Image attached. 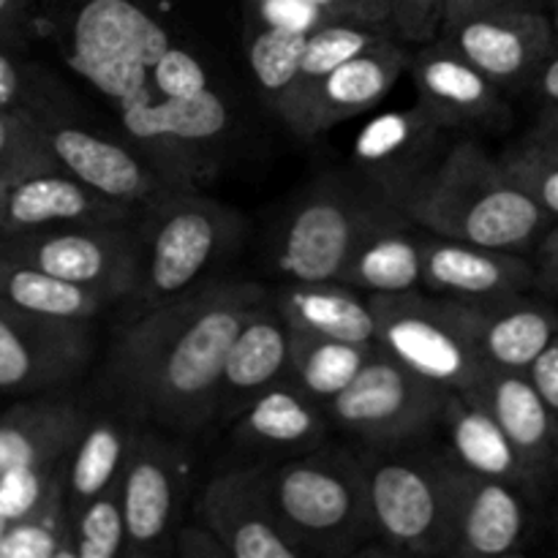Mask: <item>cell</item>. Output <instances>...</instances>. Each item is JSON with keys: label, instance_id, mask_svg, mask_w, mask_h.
Masks as SVG:
<instances>
[{"label": "cell", "instance_id": "6da1fadb", "mask_svg": "<svg viewBox=\"0 0 558 558\" xmlns=\"http://www.w3.org/2000/svg\"><path fill=\"white\" fill-rule=\"evenodd\" d=\"M267 298L259 283H205L145 311L114 341L101 390L140 425L196 434L218 412L227 352Z\"/></svg>", "mask_w": 558, "mask_h": 558}, {"label": "cell", "instance_id": "7a4b0ae2", "mask_svg": "<svg viewBox=\"0 0 558 558\" xmlns=\"http://www.w3.org/2000/svg\"><path fill=\"white\" fill-rule=\"evenodd\" d=\"M401 210L439 238L518 254L543 240L554 221L505 163L494 161L474 140L452 142L401 202Z\"/></svg>", "mask_w": 558, "mask_h": 558}, {"label": "cell", "instance_id": "3957f363", "mask_svg": "<svg viewBox=\"0 0 558 558\" xmlns=\"http://www.w3.org/2000/svg\"><path fill=\"white\" fill-rule=\"evenodd\" d=\"M376 539L387 554L452 556L461 463L420 439L363 445Z\"/></svg>", "mask_w": 558, "mask_h": 558}, {"label": "cell", "instance_id": "277c9868", "mask_svg": "<svg viewBox=\"0 0 558 558\" xmlns=\"http://www.w3.org/2000/svg\"><path fill=\"white\" fill-rule=\"evenodd\" d=\"M172 47V33L140 0H80L65 20L60 52L74 74L112 104L131 136L147 109L161 101L153 90V69Z\"/></svg>", "mask_w": 558, "mask_h": 558}, {"label": "cell", "instance_id": "5b68a950", "mask_svg": "<svg viewBox=\"0 0 558 558\" xmlns=\"http://www.w3.org/2000/svg\"><path fill=\"white\" fill-rule=\"evenodd\" d=\"M267 494L303 556H354L376 539L360 450L327 447L267 466Z\"/></svg>", "mask_w": 558, "mask_h": 558}, {"label": "cell", "instance_id": "8992f818", "mask_svg": "<svg viewBox=\"0 0 558 558\" xmlns=\"http://www.w3.org/2000/svg\"><path fill=\"white\" fill-rule=\"evenodd\" d=\"M401 210L357 172L322 174L294 202L276 240V265L289 281H338L376 223Z\"/></svg>", "mask_w": 558, "mask_h": 558}, {"label": "cell", "instance_id": "52a82bcc", "mask_svg": "<svg viewBox=\"0 0 558 558\" xmlns=\"http://www.w3.org/2000/svg\"><path fill=\"white\" fill-rule=\"evenodd\" d=\"M142 278L134 300L145 311L205 287V276L234 248L240 216L191 189L174 191L140 216Z\"/></svg>", "mask_w": 558, "mask_h": 558}, {"label": "cell", "instance_id": "ba28073f", "mask_svg": "<svg viewBox=\"0 0 558 558\" xmlns=\"http://www.w3.org/2000/svg\"><path fill=\"white\" fill-rule=\"evenodd\" d=\"M376 347L423 379L450 392H466L483 381L488 365L463 330L452 300L423 292L371 294Z\"/></svg>", "mask_w": 558, "mask_h": 558}, {"label": "cell", "instance_id": "9c48e42d", "mask_svg": "<svg viewBox=\"0 0 558 558\" xmlns=\"http://www.w3.org/2000/svg\"><path fill=\"white\" fill-rule=\"evenodd\" d=\"M0 254L93 289L109 303L134 298L142 278V229L134 221L74 223L0 238Z\"/></svg>", "mask_w": 558, "mask_h": 558}, {"label": "cell", "instance_id": "30bf717a", "mask_svg": "<svg viewBox=\"0 0 558 558\" xmlns=\"http://www.w3.org/2000/svg\"><path fill=\"white\" fill-rule=\"evenodd\" d=\"M450 390L409 371L379 347L352 385L327 403V417L363 445L428 436L445 417Z\"/></svg>", "mask_w": 558, "mask_h": 558}, {"label": "cell", "instance_id": "8fae6325", "mask_svg": "<svg viewBox=\"0 0 558 558\" xmlns=\"http://www.w3.org/2000/svg\"><path fill=\"white\" fill-rule=\"evenodd\" d=\"M441 38L499 87L532 82L556 52V27L521 0L490 3L445 20Z\"/></svg>", "mask_w": 558, "mask_h": 558}, {"label": "cell", "instance_id": "7c38bea8", "mask_svg": "<svg viewBox=\"0 0 558 558\" xmlns=\"http://www.w3.org/2000/svg\"><path fill=\"white\" fill-rule=\"evenodd\" d=\"M87 325L0 303V392L41 396L74 381L93 354Z\"/></svg>", "mask_w": 558, "mask_h": 558}, {"label": "cell", "instance_id": "4fadbf2b", "mask_svg": "<svg viewBox=\"0 0 558 558\" xmlns=\"http://www.w3.org/2000/svg\"><path fill=\"white\" fill-rule=\"evenodd\" d=\"M447 129L420 104L376 114L360 129L352 147L354 172L401 207L420 180L441 161Z\"/></svg>", "mask_w": 558, "mask_h": 558}, {"label": "cell", "instance_id": "5bb4252c", "mask_svg": "<svg viewBox=\"0 0 558 558\" xmlns=\"http://www.w3.org/2000/svg\"><path fill=\"white\" fill-rule=\"evenodd\" d=\"M36 118L60 169L74 174L107 199L145 213L174 191H183L167 174L158 172L134 145H120L96 131L58 123L44 118L41 112H36Z\"/></svg>", "mask_w": 558, "mask_h": 558}, {"label": "cell", "instance_id": "9a60e30c", "mask_svg": "<svg viewBox=\"0 0 558 558\" xmlns=\"http://www.w3.org/2000/svg\"><path fill=\"white\" fill-rule=\"evenodd\" d=\"M185 474L180 452L161 434L136 425L118 483L129 556L156 554L167 543L185 499Z\"/></svg>", "mask_w": 558, "mask_h": 558}, {"label": "cell", "instance_id": "2e32d148", "mask_svg": "<svg viewBox=\"0 0 558 558\" xmlns=\"http://www.w3.org/2000/svg\"><path fill=\"white\" fill-rule=\"evenodd\" d=\"M205 526L221 537L232 558H300L272 510L267 466H243L216 474L199 499Z\"/></svg>", "mask_w": 558, "mask_h": 558}, {"label": "cell", "instance_id": "e0dca14e", "mask_svg": "<svg viewBox=\"0 0 558 558\" xmlns=\"http://www.w3.org/2000/svg\"><path fill=\"white\" fill-rule=\"evenodd\" d=\"M142 213L107 199L65 169H44L0 189V238L74 223L134 221Z\"/></svg>", "mask_w": 558, "mask_h": 558}, {"label": "cell", "instance_id": "ac0fdd59", "mask_svg": "<svg viewBox=\"0 0 558 558\" xmlns=\"http://www.w3.org/2000/svg\"><path fill=\"white\" fill-rule=\"evenodd\" d=\"M452 308L480 357L494 371L526 374L558 336L556 305L543 298H529L526 292L480 303L452 300Z\"/></svg>", "mask_w": 558, "mask_h": 558}, {"label": "cell", "instance_id": "d6986e66", "mask_svg": "<svg viewBox=\"0 0 558 558\" xmlns=\"http://www.w3.org/2000/svg\"><path fill=\"white\" fill-rule=\"evenodd\" d=\"M409 69L417 87V104L447 131L501 125L510 114L501 101V87L469 63L447 38L425 44Z\"/></svg>", "mask_w": 558, "mask_h": 558}, {"label": "cell", "instance_id": "ffe728a7", "mask_svg": "<svg viewBox=\"0 0 558 558\" xmlns=\"http://www.w3.org/2000/svg\"><path fill=\"white\" fill-rule=\"evenodd\" d=\"M423 287L436 298L480 303L537 287V270L518 251L488 248L463 240L425 238Z\"/></svg>", "mask_w": 558, "mask_h": 558}, {"label": "cell", "instance_id": "44dd1931", "mask_svg": "<svg viewBox=\"0 0 558 558\" xmlns=\"http://www.w3.org/2000/svg\"><path fill=\"white\" fill-rule=\"evenodd\" d=\"M409 63H412V54L396 36L381 38L365 52L354 54L352 60L341 63L322 80L294 134L300 140H314L322 131L336 129L343 120L379 107L409 69Z\"/></svg>", "mask_w": 558, "mask_h": 558}, {"label": "cell", "instance_id": "7402d4cb", "mask_svg": "<svg viewBox=\"0 0 558 558\" xmlns=\"http://www.w3.org/2000/svg\"><path fill=\"white\" fill-rule=\"evenodd\" d=\"M289 352H292V327L276 300L265 298L245 316L243 327L229 347L218 412L227 417H240V412L259 392L287 379Z\"/></svg>", "mask_w": 558, "mask_h": 558}, {"label": "cell", "instance_id": "603a6c76", "mask_svg": "<svg viewBox=\"0 0 558 558\" xmlns=\"http://www.w3.org/2000/svg\"><path fill=\"white\" fill-rule=\"evenodd\" d=\"M90 412L76 398L41 392L0 414V477L71 456Z\"/></svg>", "mask_w": 558, "mask_h": 558}, {"label": "cell", "instance_id": "cb8c5ba5", "mask_svg": "<svg viewBox=\"0 0 558 558\" xmlns=\"http://www.w3.org/2000/svg\"><path fill=\"white\" fill-rule=\"evenodd\" d=\"M523 490L461 466L456 505L458 558H499L518 554L526 539L529 510Z\"/></svg>", "mask_w": 558, "mask_h": 558}, {"label": "cell", "instance_id": "d4e9b609", "mask_svg": "<svg viewBox=\"0 0 558 558\" xmlns=\"http://www.w3.org/2000/svg\"><path fill=\"white\" fill-rule=\"evenodd\" d=\"M474 396L494 412L505 434L510 436L512 447L529 472L534 474L537 485H548L558 477V420L537 387L526 374H510V371H494L483 376Z\"/></svg>", "mask_w": 558, "mask_h": 558}, {"label": "cell", "instance_id": "484cf974", "mask_svg": "<svg viewBox=\"0 0 558 558\" xmlns=\"http://www.w3.org/2000/svg\"><path fill=\"white\" fill-rule=\"evenodd\" d=\"M441 428L447 430L450 452L463 469L515 485L523 494L543 490L534 474L529 472L526 463H523V458L512 447L510 436L505 434L499 420L472 390L450 392Z\"/></svg>", "mask_w": 558, "mask_h": 558}, {"label": "cell", "instance_id": "4316f807", "mask_svg": "<svg viewBox=\"0 0 558 558\" xmlns=\"http://www.w3.org/2000/svg\"><path fill=\"white\" fill-rule=\"evenodd\" d=\"M423 227L403 210L390 213L357 245L338 281L365 294H403L423 287Z\"/></svg>", "mask_w": 558, "mask_h": 558}, {"label": "cell", "instance_id": "83f0119b", "mask_svg": "<svg viewBox=\"0 0 558 558\" xmlns=\"http://www.w3.org/2000/svg\"><path fill=\"white\" fill-rule=\"evenodd\" d=\"M276 305L298 330L338 341L376 347L371 294L343 281H292L276 294Z\"/></svg>", "mask_w": 558, "mask_h": 558}, {"label": "cell", "instance_id": "f1b7e54d", "mask_svg": "<svg viewBox=\"0 0 558 558\" xmlns=\"http://www.w3.org/2000/svg\"><path fill=\"white\" fill-rule=\"evenodd\" d=\"M330 417L327 409L292 381H278L240 412L238 436L245 445L270 450H316Z\"/></svg>", "mask_w": 558, "mask_h": 558}, {"label": "cell", "instance_id": "f546056e", "mask_svg": "<svg viewBox=\"0 0 558 558\" xmlns=\"http://www.w3.org/2000/svg\"><path fill=\"white\" fill-rule=\"evenodd\" d=\"M134 420H120L114 414L87 420L85 430L76 439L65 463V505L69 515L85 501L107 494L120 483L131 441L136 434Z\"/></svg>", "mask_w": 558, "mask_h": 558}, {"label": "cell", "instance_id": "4dcf8cb0", "mask_svg": "<svg viewBox=\"0 0 558 558\" xmlns=\"http://www.w3.org/2000/svg\"><path fill=\"white\" fill-rule=\"evenodd\" d=\"M387 36H392L390 27L363 25V22H327V25H319L316 31H311L308 41H305L300 74L294 80L287 104L278 112L281 123L298 131L300 120H303L305 109H308L311 98H314L322 80L327 74H332L338 65L352 60L354 54L365 52V49L374 47L376 41H381Z\"/></svg>", "mask_w": 558, "mask_h": 558}, {"label": "cell", "instance_id": "1f68e13d", "mask_svg": "<svg viewBox=\"0 0 558 558\" xmlns=\"http://www.w3.org/2000/svg\"><path fill=\"white\" fill-rule=\"evenodd\" d=\"M0 303H9L27 314L49 316V319L90 322L104 305H109V300L93 289L52 276L41 267L0 254Z\"/></svg>", "mask_w": 558, "mask_h": 558}, {"label": "cell", "instance_id": "d6a6232c", "mask_svg": "<svg viewBox=\"0 0 558 558\" xmlns=\"http://www.w3.org/2000/svg\"><path fill=\"white\" fill-rule=\"evenodd\" d=\"M374 349L376 347L314 336V332L292 327V352H289L287 381H292L305 396L327 407L332 398L341 396L352 385V379L363 371Z\"/></svg>", "mask_w": 558, "mask_h": 558}, {"label": "cell", "instance_id": "836d02e7", "mask_svg": "<svg viewBox=\"0 0 558 558\" xmlns=\"http://www.w3.org/2000/svg\"><path fill=\"white\" fill-rule=\"evenodd\" d=\"M0 558H74L71 515L65 505V472L36 510L3 529Z\"/></svg>", "mask_w": 558, "mask_h": 558}, {"label": "cell", "instance_id": "e575fe53", "mask_svg": "<svg viewBox=\"0 0 558 558\" xmlns=\"http://www.w3.org/2000/svg\"><path fill=\"white\" fill-rule=\"evenodd\" d=\"M305 41H308V33L262 25L251 27L248 41H245V58H248L251 76H254L262 98L276 114L287 104L294 80H298Z\"/></svg>", "mask_w": 558, "mask_h": 558}, {"label": "cell", "instance_id": "d590c367", "mask_svg": "<svg viewBox=\"0 0 558 558\" xmlns=\"http://www.w3.org/2000/svg\"><path fill=\"white\" fill-rule=\"evenodd\" d=\"M74 558H118L129 554L123 501L118 485L71 512Z\"/></svg>", "mask_w": 558, "mask_h": 558}, {"label": "cell", "instance_id": "8d00e7d4", "mask_svg": "<svg viewBox=\"0 0 558 558\" xmlns=\"http://www.w3.org/2000/svg\"><path fill=\"white\" fill-rule=\"evenodd\" d=\"M60 169L36 112H0V189L25 174Z\"/></svg>", "mask_w": 558, "mask_h": 558}, {"label": "cell", "instance_id": "74e56055", "mask_svg": "<svg viewBox=\"0 0 558 558\" xmlns=\"http://www.w3.org/2000/svg\"><path fill=\"white\" fill-rule=\"evenodd\" d=\"M501 163L507 172L550 213V218H558V158L539 150L537 145L523 140L521 145L512 147Z\"/></svg>", "mask_w": 558, "mask_h": 558}, {"label": "cell", "instance_id": "f35d334b", "mask_svg": "<svg viewBox=\"0 0 558 558\" xmlns=\"http://www.w3.org/2000/svg\"><path fill=\"white\" fill-rule=\"evenodd\" d=\"M207 87H213L207 69L194 52L180 44H174L153 69V90L158 98H189Z\"/></svg>", "mask_w": 558, "mask_h": 558}, {"label": "cell", "instance_id": "ab89813d", "mask_svg": "<svg viewBox=\"0 0 558 558\" xmlns=\"http://www.w3.org/2000/svg\"><path fill=\"white\" fill-rule=\"evenodd\" d=\"M392 36L412 44H430L445 27L447 0H387Z\"/></svg>", "mask_w": 558, "mask_h": 558}, {"label": "cell", "instance_id": "60d3db41", "mask_svg": "<svg viewBox=\"0 0 558 558\" xmlns=\"http://www.w3.org/2000/svg\"><path fill=\"white\" fill-rule=\"evenodd\" d=\"M330 22H363V25H387V0H308Z\"/></svg>", "mask_w": 558, "mask_h": 558}, {"label": "cell", "instance_id": "b9f144b4", "mask_svg": "<svg viewBox=\"0 0 558 558\" xmlns=\"http://www.w3.org/2000/svg\"><path fill=\"white\" fill-rule=\"evenodd\" d=\"M31 93H27V80L22 74L20 63L14 54L9 52L3 41H0V112H20V109H31Z\"/></svg>", "mask_w": 558, "mask_h": 558}, {"label": "cell", "instance_id": "7bdbcfd3", "mask_svg": "<svg viewBox=\"0 0 558 558\" xmlns=\"http://www.w3.org/2000/svg\"><path fill=\"white\" fill-rule=\"evenodd\" d=\"M172 550L183 558H232L213 529L183 526L172 534Z\"/></svg>", "mask_w": 558, "mask_h": 558}, {"label": "cell", "instance_id": "ee69618b", "mask_svg": "<svg viewBox=\"0 0 558 558\" xmlns=\"http://www.w3.org/2000/svg\"><path fill=\"white\" fill-rule=\"evenodd\" d=\"M526 376L532 379V385L537 387V392L543 396L545 407L554 412L558 420V336L545 347V352L539 354L532 363V368L526 371Z\"/></svg>", "mask_w": 558, "mask_h": 558}, {"label": "cell", "instance_id": "f6af8a7d", "mask_svg": "<svg viewBox=\"0 0 558 558\" xmlns=\"http://www.w3.org/2000/svg\"><path fill=\"white\" fill-rule=\"evenodd\" d=\"M537 289L548 298H558V227H550L537 245Z\"/></svg>", "mask_w": 558, "mask_h": 558}, {"label": "cell", "instance_id": "bcb514c9", "mask_svg": "<svg viewBox=\"0 0 558 558\" xmlns=\"http://www.w3.org/2000/svg\"><path fill=\"white\" fill-rule=\"evenodd\" d=\"M27 9L31 0H0V41L5 47H16L22 41Z\"/></svg>", "mask_w": 558, "mask_h": 558}, {"label": "cell", "instance_id": "7dc6e473", "mask_svg": "<svg viewBox=\"0 0 558 558\" xmlns=\"http://www.w3.org/2000/svg\"><path fill=\"white\" fill-rule=\"evenodd\" d=\"M526 142L537 145L539 150H545V153H548V156H556L558 158V107L543 109V114H539L537 125H534V129L529 131Z\"/></svg>", "mask_w": 558, "mask_h": 558}, {"label": "cell", "instance_id": "c3c4849f", "mask_svg": "<svg viewBox=\"0 0 558 558\" xmlns=\"http://www.w3.org/2000/svg\"><path fill=\"white\" fill-rule=\"evenodd\" d=\"M532 85L534 93L539 96V101H543V109L558 107V52H554L545 60V65L537 71Z\"/></svg>", "mask_w": 558, "mask_h": 558}, {"label": "cell", "instance_id": "681fc988", "mask_svg": "<svg viewBox=\"0 0 558 558\" xmlns=\"http://www.w3.org/2000/svg\"><path fill=\"white\" fill-rule=\"evenodd\" d=\"M490 3H505V0H447V14L445 20H452L458 14H466L472 9H483V5Z\"/></svg>", "mask_w": 558, "mask_h": 558}, {"label": "cell", "instance_id": "f907efd6", "mask_svg": "<svg viewBox=\"0 0 558 558\" xmlns=\"http://www.w3.org/2000/svg\"><path fill=\"white\" fill-rule=\"evenodd\" d=\"M554 27H556V38H558V0H556V25Z\"/></svg>", "mask_w": 558, "mask_h": 558}]
</instances>
